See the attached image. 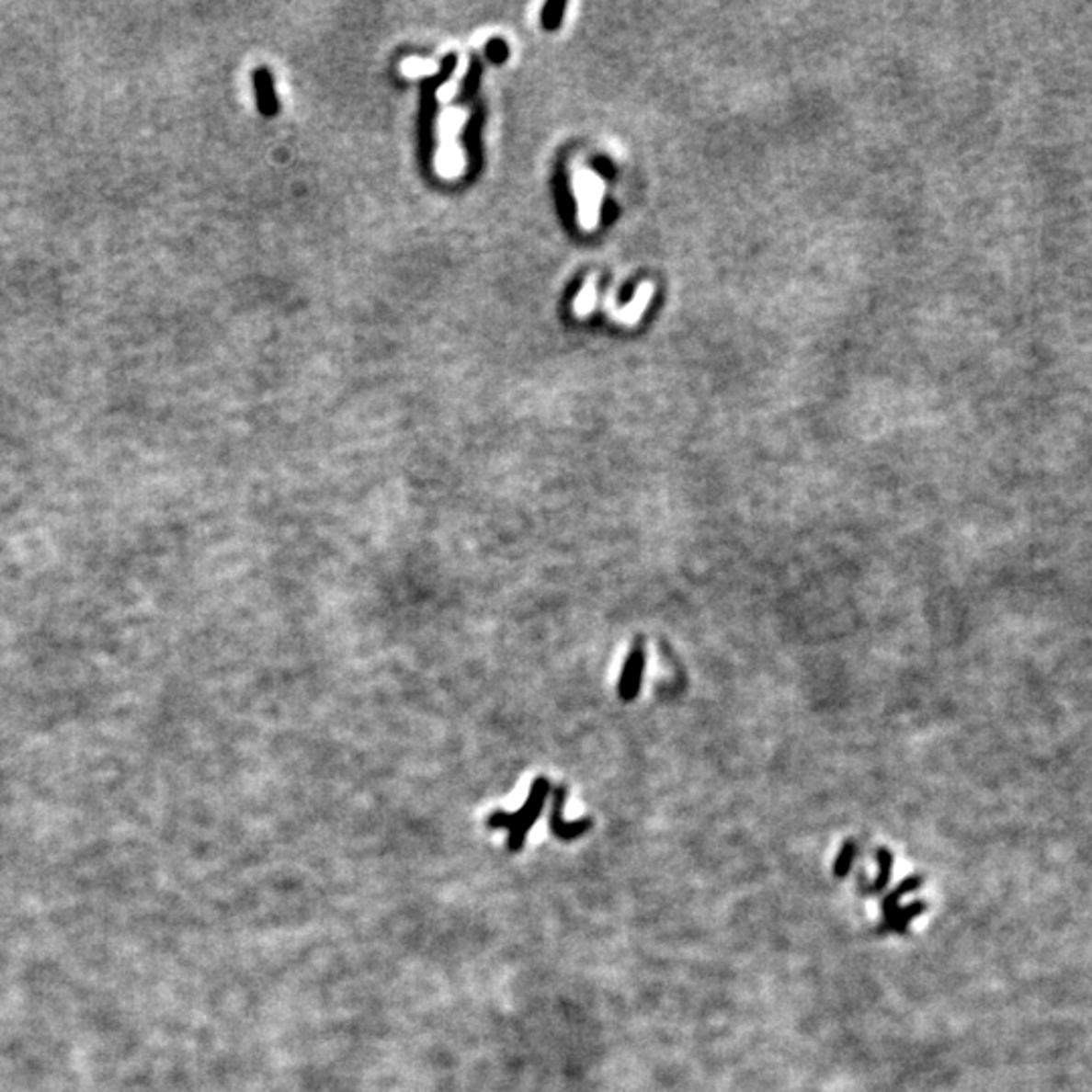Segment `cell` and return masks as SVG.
I'll list each match as a JSON object with an SVG mask.
<instances>
[{
    "label": "cell",
    "mask_w": 1092,
    "mask_h": 1092,
    "mask_svg": "<svg viewBox=\"0 0 1092 1092\" xmlns=\"http://www.w3.org/2000/svg\"><path fill=\"white\" fill-rule=\"evenodd\" d=\"M551 791H552L551 781L544 775H540L532 781L530 793H529V797H526V802L518 809V812L508 813V812H502V809H498V812L490 813L488 827L508 829V849L510 852H520V849L524 847L526 836H529L530 827L534 825L536 819L540 817L542 807L546 803V797L551 795Z\"/></svg>",
    "instance_id": "obj_1"
},
{
    "label": "cell",
    "mask_w": 1092,
    "mask_h": 1092,
    "mask_svg": "<svg viewBox=\"0 0 1092 1092\" xmlns=\"http://www.w3.org/2000/svg\"><path fill=\"white\" fill-rule=\"evenodd\" d=\"M563 5H549L544 10V25L546 27H556L559 23V17H556V10H561Z\"/></svg>",
    "instance_id": "obj_12"
},
{
    "label": "cell",
    "mask_w": 1092,
    "mask_h": 1092,
    "mask_svg": "<svg viewBox=\"0 0 1092 1092\" xmlns=\"http://www.w3.org/2000/svg\"><path fill=\"white\" fill-rule=\"evenodd\" d=\"M923 884H925V878L915 874V876H908L906 880H903V882H900L894 890H890V894H886L884 900H882V915H884V918L893 915L894 910L898 908L900 898L910 894V893H915V890H918Z\"/></svg>",
    "instance_id": "obj_7"
},
{
    "label": "cell",
    "mask_w": 1092,
    "mask_h": 1092,
    "mask_svg": "<svg viewBox=\"0 0 1092 1092\" xmlns=\"http://www.w3.org/2000/svg\"><path fill=\"white\" fill-rule=\"evenodd\" d=\"M576 192L581 199V215L586 227H591L597 219V209H599L601 199V182L593 176L591 172H581L576 176Z\"/></svg>",
    "instance_id": "obj_4"
},
{
    "label": "cell",
    "mask_w": 1092,
    "mask_h": 1092,
    "mask_svg": "<svg viewBox=\"0 0 1092 1092\" xmlns=\"http://www.w3.org/2000/svg\"><path fill=\"white\" fill-rule=\"evenodd\" d=\"M488 55L492 61H504L508 57V49H506V43L500 39H492L490 45H488Z\"/></svg>",
    "instance_id": "obj_11"
},
{
    "label": "cell",
    "mask_w": 1092,
    "mask_h": 1092,
    "mask_svg": "<svg viewBox=\"0 0 1092 1092\" xmlns=\"http://www.w3.org/2000/svg\"><path fill=\"white\" fill-rule=\"evenodd\" d=\"M856 856H858L856 839H846V842L842 844V847H839L837 858H836V862H834V876L839 878V880L846 878L849 874V870H852V864H854V858Z\"/></svg>",
    "instance_id": "obj_9"
},
{
    "label": "cell",
    "mask_w": 1092,
    "mask_h": 1092,
    "mask_svg": "<svg viewBox=\"0 0 1092 1092\" xmlns=\"http://www.w3.org/2000/svg\"><path fill=\"white\" fill-rule=\"evenodd\" d=\"M591 300H593V291H591V290L583 291V293H581V298H579V301H576V308H579V312H581L583 308H585V310H589V306H591Z\"/></svg>",
    "instance_id": "obj_13"
},
{
    "label": "cell",
    "mask_w": 1092,
    "mask_h": 1092,
    "mask_svg": "<svg viewBox=\"0 0 1092 1092\" xmlns=\"http://www.w3.org/2000/svg\"><path fill=\"white\" fill-rule=\"evenodd\" d=\"M876 862H878V878L874 880V882H866L864 878L859 880V888H862L864 896H872V894L882 893V890H886V886L890 884V878H893L894 856H893V852H890V849L878 847Z\"/></svg>",
    "instance_id": "obj_6"
},
{
    "label": "cell",
    "mask_w": 1092,
    "mask_h": 1092,
    "mask_svg": "<svg viewBox=\"0 0 1092 1092\" xmlns=\"http://www.w3.org/2000/svg\"><path fill=\"white\" fill-rule=\"evenodd\" d=\"M256 89H257V106L266 116H273L278 111V101L271 89V77L267 71H257L256 74Z\"/></svg>",
    "instance_id": "obj_8"
},
{
    "label": "cell",
    "mask_w": 1092,
    "mask_h": 1092,
    "mask_svg": "<svg viewBox=\"0 0 1092 1092\" xmlns=\"http://www.w3.org/2000/svg\"><path fill=\"white\" fill-rule=\"evenodd\" d=\"M927 910V903L923 900H916V903H910L906 906H898L893 915L884 918V923L880 925L878 933H898V935H904L908 930V925L913 923L916 916H920Z\"/></svg>",
    "instance_id": "obj_5"
},
{
    "label": "cell",
    "mask_w": 1092,
    "mask_h": 1092,
    "mask_svg": "<svg viewBox=\"0 0 1092 1092\" xmlns=\"http://www.w3.org/2000/svg\"><path fill=\"white\" fill-rule=\"evenodd\" d=\"M404 74L409 75H423V74H429L433 71V63H427V61H419V59H409L407 63L403 65Z\"/></svg>",
    "instance_id": "obj_10"
},
{
    "label": "cell",
    "mask_w": 1092,
    "mask_h": 1092,
    "mask_svg": "<svg viewBox=\"0 0 1092 1092\" xmlns=\"http://www.w3.org/2000/svg\"><path fill=\"white\" fill-rule=\"evenodd\" d=\"M643 670H645V650H643V645L637 642L631 647V652L625 657L623 670L620 676V684H617V694H620L623 702H633L637 694H640Z\"/></svg>",
    "instance_id": "obj_3"
},
{
    "label": "cell",
    "mask_w": 1092,
    "mask_h": 1092,
    "mask_svg": "<svg viewBox=\"0 0 1092 1092\" xmlns=\"http://www.w3.org/2000/svg\"><path fill=\"white\" fill-rule=\"evenodd\" d=\"M566 797H569V787L566 785H556L552 789V805H551V817H549V827L554 837H559L561 842H573V839L585 836L589 832L591 825H593V819L585 817V819H576V822H566L563 817V809L566 803Z\"/></svg>",
    "instance_id": "obj_2"
}]
</instances>
